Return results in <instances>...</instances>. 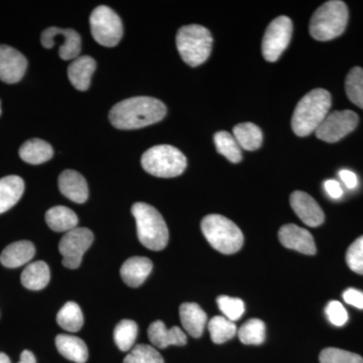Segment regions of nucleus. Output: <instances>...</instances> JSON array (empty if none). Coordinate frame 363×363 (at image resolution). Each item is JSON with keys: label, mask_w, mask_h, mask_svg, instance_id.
I'll list each match as a JSON object with an SVG mask.
<instances>
[{"label": "nucleus", "mask_w": 363, "mask_h": 363, "mask_svg": "<svg viewBox=\"0 0 363 363\" xmlns=\"http://www.w3.org/2000/svg\"><path fill=\"white\" fill-rule=\"evenodd\" d=\"M167 114L166 105L152 97L128 98L112 107L109 119L118 130H138L161 121Z\"/></svg>", "instance_id": "f257e3e1"}, {"label": "nucleus", "mask_w": 363, "mask_h": 363, "mask_svg": "<svg viewBox=\"0 0 363 363\" xmlns=\"http://www.w3.org/2000/svg\"><path fill=\"white\" fill-rule=\"evenodd\" d=\"M332 104L328 91L318 88L310 91L298 101L294 111L292 128L298 136H307L315 133L325 117L328 116Z\"/></svg>", "instance_id": "f03ea898"}, {"label": "nucleus", "mask_w": 363, "mask_h": 363, "mask_svg": "<svg viewBox=\"0 0 363 363\" xmlns=\"http://www.w3.org/2000/svg\"><path fill=\"white\" fill-rule=\"evenodd\" d=\"M131 213L135 218L138 240L143 247L155 252L164 250L169 242V230L156 208L147 203H135Z\"/></svg>", "instance_id": "7ed1b4c3"}, {"label": "nucleus", "mask_w": 363, "mask_h": 363, "mask_svg": "<svg viewBox=\"0 0 363 363\" xmlns=\"http://www.w3.org/2000/svg\"><path fill=\"white\" fill-rule=\"evenodd\" d=\"M348 23V9L345 2L331 0L325 2L313 14L310 33L315 40L326 42L342 35Z\"/></svg>", "instance_id": "20e7f679"}, {"label": "nucleus", "mask_w": 363, "mask_h": 363, "mask_svg": "<svg viewBox=\"0 0 363 363\" xmlns=\"http://www.w3.org/2000/svg\"><path fill=\"white\" fill-rule=\"evenodd\" d=\"M201 229L208 242L219 252L233 255L242 247L245 238L240 227L222 215H207L201 222Z\"/></svg>", "instance_id": "39448f33"}, {"label": "nucleus", "mask_w": 363, "mask_h": 363, "mask_svg": "<svg viewBox=\"0 0 363 363\" xmlns=\"http://www.w3.org/2000/svg\"><path fill=\"white\" fill-rule=\"evenodd\" d=\"M177 49L182 59L191 67H197L209 58L211 52V33L202 26H182L177 33Z\"/></svg>", "instance_id": "423d86ee"}, {"label": "nucleus", "mask_w": 363, "mask_h": 363, "mask_svg": "<svg viewBox=\"0 0 363 363\" xmlns=\"http://www.w3.org/2000/svg\"><path fill=\"white\" fill-rule=\"evenodd\" d=\"M142 166L150 175L159 178H174L182 175L185 171L187 159L175 147L156 145L143 155Z\"/></svg>", "instance_id": "0eeeda50"}, {"label": "nucleus", "mask_w": 363, "mask_h": 363, "mask_svg": "<svg viewBox=\"0 0 363 363\" xmlns=\"http://www.w3.org/2000/svg\"><path fill=\"white\" fill-rule=\"evenodd\" d=\"M90 26L94 40L104 47H116L123 39V23L111 7H96L91 13Z\"/></svg>", "instance_id": "6e6552de"}, {"label": "nucleus", "mask_w": 363, "mask_h": 363, "mask_svg": "<svg viewBox=\"0 0 363 363\" xmlns=\"http://www.w3.org/2000/svg\"><path fill=\"white\" fill-rule=\"evenodd\" d=\"M293 23L288 16H281L267 26L262 40V55L269 62L278 61L292 39Z\"/></svg>", "instance_id": "1a4fd4ad"}, {"label": "nucleus", "mask_w": 363, "mask_h": 363, "mask_svg": "<svg viewBox=\"0 0 363 363\" xmlns=\"http://www.w3.org/2000/svg\"><path fill=\"white\" fill-rule=\"evenodd\" d=\"M93 240L94 235L92 231L84 227H76L64 234L59 245L60 253L63 257V266L67 269H77Z\"/></svg>", "instance_id": "9d476101"}, {"label": "nucleus", "mask_w": 363, "mask_h": 363, "mask_svg": "<svg viewBox=\"0 0 363 363\" xmlns=\"http://www.w3.org/2000/svg\"><path fill=\"white\" fill-rule=\"evenodd\" d=\"M358 116L354 111H334L325 117L323 123L315 131L319 140L337 143L357 128Z\"/></svg>", "instance_id": "9b49d317"}, {"label": "nucleus", "mask_w": 363, "mask_h": 363, "mask_svg": "<svg viewBox=\"0 0 363 363\" xmlns=\"http://www.w3.org/2000/svg\"><path fill=\"white\" fill-rule=\"evenodd\" d=\"M61 40L59 55L63 60H75L81 52V37L72 28H60L56 26L47 28L42 33L40 42L45 49H52L54 40Z\"/></svg>", "instance_id": "f8f14e48"}, {"label": "nucleus", "mask_w": 363, "mask_h": 363, "mask_svg": "<svg viewBox=\"0 0 363 363\" xmlns=\"http://www.w3.org/2000/svg\"><path fill=\"white\" fill-rule=\"evenodd\" d=\"M28 68V60L14 48L0 45V80L7 84L20 82Z\"/></svg>", "instance_id": "ddd939ff"}, {"label": "nucleus", "mask_w": 363, "mask_h": 363, "mask_svg": "<svg viewBox=\"0 0 363 363\" xmlns=\"http://www.w3.org/2000/svg\"><path fill=\"white\" fill-rule=\"evenodd\" d=\"M279 240L284 247L304 255L316 253V245L312 234L295 224H286L279 231Z\"/></svg>", "instance_id": "4468645a"}, {"label": "nucleus", "mask_w": 363, "mask_h": 363, "mask_svg": "<svg viewBox=\"0 0 363 363\" xmlns=\"http://www.w3.org/2000/svg\"><path fill=\"white\" fill-rule=\"evenodd\" d=\"M291 206L306 225L317 227L324 222L323 210L311 196L302 191H295L290 197Z\"/></svg>", "instance_id": "2eb2a0df"}, {"label": "nucleus", "mask_w": 363, "mask_h": 363, "mask_svg": "<svg viewBox=\"0 0 363 363\" xmlns=\"http://www.w3.org/2000/svg\"><path fill=\"white\" fill-rule=\"evenodd\" d=\"M147 334L152 345L160 350H164L171 345L183 346L187 343V336L182 329L177 326L168 329L161 320L150 325Z\"/></svg>", "instance_id": "dca6fc26"}, {"label": "nucleus", "mask_w": 363, "mask_h": 363, "mask_svg": "<svg viewBox=\"0 0 363 363\" xmlns=\"http://www.w3.org/2000/svg\"><path fill=\"white\" fill-rule=\"evenodd\" d=\"M59 189L71 201L82 204L88 199V186L84 177L73 169L64 171L59 177Z\"/></svg>", "instance_id": "f3484780"}, {"label": "nucleus", "mask_w": 363, "mask_h": 363, "mask_svg": "<svg viewBox=\"0 0 363 363\" xmlns=\"http://www.w3.org/2000/svg\"><path fill=\"white\" fill-rule=\"evenodd\" d=\"M152 269V260L147 257H133L125 260L121 269V276L126 285L138 288L145 283Z\"/></svg>", "instance_id": "a211bd4d"}, {"label": "nucleus", "mask_w": 363, "mask_h": 363, "mask_svg": "<svg viewBox=\"0 0 363 363\" xmlns=\"http://www.w3.org/2000/svg\"><path fill=\"white\" fill-rule=\"evenodd\" d=\"M96 69V62L89 56H79L68 68L70 82L76 89L86 91L90 87L91 77Z\"/></svg>", "instance_id": "6ab92c4d"}, {"label": "nucleus", "mask_w": 363, "mask_h": 363, "mask_svg": "<svg viewBox=\"0 0 363 363\" xmlns=\"http://www.w3.org/2000/svg\"><path fill=\"white\" fill-rule=\"evenodd\" d=\"M35 245L30 241H18L4 248L0 255V262L9 269H16L28 264L35 257Z\"/></svg>", "instance_id": "aec40b11"}, {"label": "nucleus", "mask_w": 363, "mask_h": 363, "mask_svg": "<svg viewBox=\"0 0 363 363\" xmlns=\"http://www.w3.org/2000/svg\"><path fill=\"white\" fill-rule=\"evenodd\" d=\"M180 318L184 329L194 338L201 337L207 322L206 313L196 303H184L180 307Z\"/></svg>", "instance_id": "412c9836"}, {"label": "nucleus", "mask_w": 363, "mask_h": 363, "mask_svg": "<svg viewBox=\"0 0 363 363\" xmlns=\"http://www.w3.org/2000/svg\"><path fill=\"white\" fill-rule=\"evenodd\" d=\"M25 182L18 176L0 179V214L13 208L23 194Z\"/></svg>", "instance_id": "4be33fe9"}, {"label": "nucleus", "mask_w": 363, "mask_h": 363, "mask_svg": "<svg viewBox=\"0 0 363 363\" xmlns=\"http://www.w3.org/2000/svg\"><path fill=\"white\" fill-rule=\"evenodd\" d=\"M57 350L67 359L76 363H85L88 359V348L82 339L76 336L60 334L56 337Z\"/></svg>", "instance_id": "5701e85b"}, {"label": "nucleus", "mask_w": 363, "mask_h": 363, "mask_svg": "<svg viewBox=\"0 0 363 363\" xmlns=\"http://www.w3.org/2000/svg\"><path fill=\"white\" fill-rule=\"evenodd\" d=\"M54 150L50 143L39 138H33L21 145L20 157L23 162L30 164H40L50 161Z\"/></svg>", "instance_id": "b1692460"}, {"label": "nucleus", "mask_w": 363, "mask_h": 363, "mask_svg": "<svg viewBox=\"0 0 363 363\" xmlns=\"http://www.w3.org/2000/svg\"><path fill=\"white\" fill-rule=\"evenodd\" d=\"M45 222L56 233H68L78 225L75 212L65 206H55L45 213Z\"/></svg>", "instance_id": "393cba45"}, {"label": "nucleus", "mask_w": 363, "mask_h": 363, "mask_svg": "<svg viewBox=\"0 0 363 363\" xmlns=\"http://www.w3.org/2000/svg\"><path fill=\"white\" fill-rule=\"evenodd\" d=\"M51 279L49 266L45 262H35L28 264L21 274L23 286L28 290L40 291L45 288Z\"/></svg>", "instance_id": "a878e982"}, {"label": "nucleus", "mask_w": 363, "mask_h": 363, "mask_svg": "<svg viewBox=\"0 0 363 363\" xmlns=\"http://www.w3.org/2000/svg\"><path fill=\"white\" fill-rule=\"evenodd\" d=\"M233 136L241 149L247 150H259L264 140L262 130L250 123L238 124L233 128Z\"/></svg>", "instance_id": "bb28decb"}, {"label": "nucleus", "mask_w": 363, "mask_h": 363, "mask_svg": "<svg viewBox=\"0 0 363 363\" xmlns=\"http://www.w3.org/2000/svg\"><path fill=\"white\" fill-rule=\"evenodd\" d=\"M59 326L65 330L75 333L81 330L84 324V317L81 308L75 302L66 303L57 315Z\"/></svg>", "instance_id": "cd10ccee"}, {"label": "nucleus", "mask_w": 363, "mask_h": 363, "mask_svg": "<svg viewBox=\"0 0 363 363\" xmlns=\"http://www.w3.org/2000/svg\"><path fill=\"white\" fill-rule=\"evenodd\" d=\"M214 143L217 152L226 157L231 162H240L242 160L241 147L235 138L227 131H219L215 133Z\"/></svg>", "instance_id": "c85d7f7f"}, {"label": "nucleus", "mask_w": 363, "mask_h": 363, "mask_svg": "<svg viewBox=\"0 0 363 363\" xmlns=\"http://www.w3.org/2000/svg\"><path fill=\"white\" fill-rule=\"evenodd\" d=\"M138 325L133 320H123L113 332L114 342L121 351H128L135 345L138 337Z\"/></svg>", "instance_id": "c756f323"}, {"label": "nucleus", "mask_w": 363, "mask_h": 363, "mask_svg": "<svg viewBox=\"0 0 363 363\" xmlns=\"http://www.w3.org/2000/svg\"><path fill=\"white\" fill-rule=\"evenodd\" d=\"M212 341L216 344H222L233 339L235 336L236 325L225 317L216 316L212 318L208 324Z\"/></svg>", "instance_id": "7c9ffc66"}, {"label": "nucleus", "mask_w": 363, "mask_h": 363, "mask_svg": "<svg viewBox=\"0 0 363 363\" xmlns=\"http://www.w3.org/2000/svg\"><path fill=\"white\" fill-rule=\"evenodd\" d=\"M238 337L247 345H260L266 340V325L259 319H250L241 326Z\"/></svg>", "instance_id": "2f4dec72"}, {"label": "nucleus", "mask_w": 363, "mask_h": 363, "mask_svg": "<svg viewBox=\"0 0 363 363\" xmlns=\"http://www.w3.org/2000/svg\"><path fill=\"white\" fill-rule=\"evenodd\" d=\"M346 94L350 101L363 109V69L354 67L348 73L345 81Z\"/></svg>", "instance_id": "473e14b6"}, {"label": "nucleus", "mask_w": 363, "mask_h": 363, "mask_svg": "<svg viewBox=\"0 0 363 363\" xmlns=\"http://www.w3.org/2000/svg\"><path fill=\"white\" fill-rule=\"evenodd\" d=\"M123 363H164V358L152 346L138 344L124 358Z\"/></svg>", "instance_id": "72a5a7b5"}, {"label": "nucleus", "mask_w": 363, "mask_h": 363, "mask_svg": "<svg viewBox=\"0 0 363 363\" xmlns=\"http://www.w3.org/2000/svg\"><path fill=\"white\" fill-rule=\"evenodd\" d=\"M319 360L320 363H363V358L357 353L333 347L322 350Z\"/></svg>", "instance_id": "f704fd0d"}, {"label": "nucleus", "mask_w": 363, "mask_h": 363, "mask_svg": "<svg viewBox=\"0 0 363 363\" xmlns=\"http://www.w3.org/2000/svg\"><path fill=\"white\" fill-rule=\"evenodd\" d=\"M217 304L224 317L230 321H238L245 314V303L240 298L220 296L217 298Z\"/></svg>", "instance_id": "c9c22d12"}, {"label": "nucleus", "mask_w": 363, "mask_h": 363, "mask_svg": "<svg viewBox=\"0 0 363 363\" xmlns=\"http://www.w3.org/2000/svg\"><path fill=\"white\" fill-rule=\"evenodd\" d=\"M346 262L351 271L363 274V236L357 238L348 248Z\"/></svg>", "instance_id": "e433bc0d"}, {"label": "nucleus", "mask_w": 363, "mask_h": 363, "mask_svg": "<svg viewBox=\"0 0 363 363\" xmlns=\"http://www.w3.org/2000/svg\"><path fill=\"white\" fill-rule=\"evenodd\" d=\"M327 317H328L329 321L335 326L341 327L347 322L348 314L346 311L345 308L343 305L337 301H332L327 305L326 309Z\"/></svg>", "instance_id": "4c0bfd02"}, {"label": "nucleus", "mask_w": 363, "mask_h": 363, "mask_svg": "<svg viewBox=\"0 0 363 363\" xmlns=\"http://www.w3.org/2000/svg\"><path fill=\"white\" fill-rule=\"evenodd\" d=\"M343 298L347 304L363 309V293L355 289H347L343 293Z\"/></svg>", "instance_id": "58836bf2"}, {"label": "nucleus", "mask_w": 363, "mask_h": 363, "mask_svg": "<svg viewBox=\"0 0 363 363\" xmlns=\"http://www.w3.org/2000/svg\"><path fill=\"white\" fill-rule=\"evenodd\" d=\"M324 187L328 195L333 198V199H339L343 194L342 188H341L340 184L337 181H326L325 182Z\"/></svg>", "instance_id": "ea45409f"}, {"label": "nucleus", "mask_w": 363, "mask_h": 363, "mask_svg": "<svg viewBox=\"0 0 363 363\" xmlns=\"http://www.w3.org/2000/svg\"><path fill=\"white\" fill-rule=\"evenodd\" d=\"M339 176H340L341 180L344 182V184H345L346 187L348 189L357 188L358 179L353 172L348 171V169H342L339 173Z\"/></svg>", "instance_id": "a19ab883"}, {"label": "nucleus", "mask_w": 363, "mask_h": 363, "mask_svg": "<svg viewBox=\"0 0 363 363\" xmlns=\"http://www.w3.org/2000/svg\"><path fill=\"white\" fill-rule=\"evenodd\" d=\"M18 363H37L35 355L32 351L23 350L21 354V360Z\"/></svg>", "instance_id": "79ce46f5"}, {"label": "nucleus", "mask_w": 363, "mask_h": 363, "mask_svg": "<svg viewBox=\"0 0 363 363\" xmlns=\"http://www.w3.org/2000/svg\"><path fill=\"white\" fill-rule=\"evenodd\" d=\"M0 363H11V362L6 353L0 352Z\"/></svg>", "instance_id": "37998d69"}, {"label": "nucleus", "mask_w": 363, "mask_h": 363, "mask_svg": "<svg viewBox=\"0 0 363 363\" xmlns=\"http://www.w3.org/2000/svg\"><path fill=\"white\" fill-rule=\"evenodd\" d=\"M0 116H1V104H0Z\"/></svg>", "instance_id": "c03bdc74"}]
</instances>
